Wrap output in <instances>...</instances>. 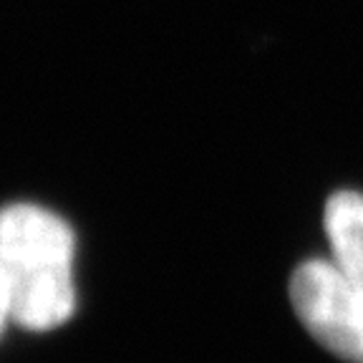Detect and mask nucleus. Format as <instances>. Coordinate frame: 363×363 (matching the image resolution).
Segmentation results:
<instances>
[{
	"label": "nucleus",
	"instance_id": "obj_4",
	"mask_svg": "<svg viewBox=\"0 0 363 363\" xmlns=\"http://www.w3.org/2000/svg\"><path fill=\"white\" fill-rule=\"evenodd\" d=\"M8 320H13V318H11V306H8L6 288H3V283H0V333H3V328H6Z\"/></svg>",
	"mask_w": 363,
	"mask_h": 363
},
{
	"label": "nucleus",
	"instance_id": "obj_1",
	"mask_svg": "<svg viewBox=\"0 0 363 363\" xmlns=\"http://www.w3.org/2000/svg\"><path fill=\"white\" fill-rule=\"evenodd\" d=\"M74 233L35 204L0 210V283L11 318L28 330L63 325L76 308Z\"/></svg>",
	"mask_w": 363,
	"mask_h": 363
},
{
	"label": "nucleus",
	"instance_id": "obj_2",
	"mask_svg": "<svg viewBox=\"0 0 363 363\" xmlns=\"http://www.w3.org/2000/svg\"><path fill=\"white\" fill-rule=\"evenodd\" d=\"M290 301L320 346L338 358L363 363V290L333 262H303L290 278Z\"/></svg>",
	"mask_w": 363,
	"mask_h": 363
},
{
	"label": "nucleus",
	"instance_id": "obj_3",
	"mask_svg": "<svg viewBox=\"0 0 363 363\" xmlns=\"http://www.w3.org/2000/svg\"><path fill=\"white\" fill-rule=\"evenodd\" d=\"M325 235L333 252L330 262L363 290V194L338 192L328 199Z\"/></svg>",
	"mask_w": 363,
	"mask_h": 363
}]
</instances>
